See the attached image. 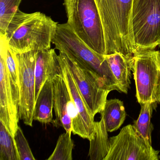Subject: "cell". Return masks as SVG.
<instances>
[{"label": "cell", "mask_w": 160, "mask_h": 160, "mask_svg": "<svg viewBox=\"0 0 160 160\" xmlns=\"http://www.w3.org/2000/svg\"><path fill=\"white\" fill-rule=\"evenodd\" d=\"M58 23L41 12L27 13L18 9L5 34L9 48L16 53L51 49Z\"/></svg>", "instance_id": "obj_1"}, {"label": "cell", "mask_w": 160, "mask_h": 160, "mask_svg": "<svg viewBox=\"0 0 160 160\" xmlns=\"http://www.w3.org/2000/svg\"><path fill=\"white\" fill-rule=\"evenodd\" d=\"M104 33L106 55L118 53L132 58L135 53L132 27L133 0H94Z\"/></svg>", "instance_id": "obj_2"}, {"label": "cell", "mask_w": 160, "mask_h": 160, "mask_svg": "<svg viewBox=\"0 0 160 160\" xmlns=\"http://www.w3.org/2000/svg\"><path fill=\"white\" fill-rule=\"evenodd\" d=\"M52 43L59 52L72 57L96 73L111 91L116 90L120 92L118 82L105 56L89 48L74 33L67 23L58 24Z\"/></svg>", "instance_id": "obj_3"}, {"label": "cell", "mask_w": 160, "mask_h": 160, "mask_svg": "<svg viewBox=\"0 0 160 160\" xmlns=\"http://www.w3.org/2000/svg\"><path fill=\"white\" fill-rule=\"evenodd\" d=\"M67 24L89 48L105 56L104 33L94 0H63Z\"/></svg>", "instance_id": "obj_4"}, {"label": "cell", "mask_w": 160, "mask_h": 160, "mask_svg": "<svg viewBox=\"0 0 160 160\" xmlns=\"http://www.w3.org/2000/svg\"><path fill=\"white\" fill-rule=\"evenodd\" d=\"M132 22L136 51L160 45V0H133Z\"/></svg>", "instance_id": "obj_5"}, {"label": "cell", "mask_w": 160, "mask_h": 160, "mask_svg": "<svg viewBox=\"0 0 160 160\" xmlns=\"http://www.w3.org/2000/svg\"><path fill=\"white\" fill-rule=\"evenodd\" d=\"M132 72L138 102H157L156 92L160 82V51L155 49L136 51Z\"/></svg>", "instance_id": "obj_6"}, {"label": "cell", "mask_w": 160, "mask_h": 160, "mask_svg": "<svg viewBox=\"0 0 160 160\" xmlns=\"http://www.w3.org/2000/svg\"><path fill=\"white\" fill-rule=\"evenodd\" d=\"M154 149L135 130L133 125L123 127L118 134L109 138V148L104 160H158Z\"/></svg>", "instance_id": "obj_7"}, {"label": "cell", "mask_w": 160, "mask_h": 160, "mask_svg": "<svg viewBox=\"0 0 160 160\" xmlns=\"http://www.w3.org/2000/svg\"><path fill=\"white\" fill-rule=\"evenodd\" d=\"M67 66L93 117L101 113L111 91L96 73L86 68L72 57L63 53Z\"/></svg>", "instance_id": "obj_8"}, {"label": "cell", "mask_w": 160, "mask_h": 160, "mask_svg": "<svg viewBox=\"0 0 160 160\" xmlns=\"http://www.w3.org/2000/svg\"><path fill=\"white\" fill-rule=\"evenodd\" d=\"M12 51L16 61L19 77V119L22 120L26 125L32 127L35 104V68L38 51L24 53Z\"/></svg>", "instance_id": "obj_9"}, {"label": "cell", "mask_w": 160, "mask_h": 160, "mask_svg": "<svg viewBox=\"0 0 160 160\" xmlns=\"http://www.w3.org/2000/svg\"><path fill=\"white\" fill-rule=\"evenodd\" d=\"M58 60L62 75L67 84L71 99L73 102L77 114V123L73 134L77 135L84 139L90 140L95 132L94 117L92 116L73 78L64 58L63 53L59 52Z\"/></svg>", "instance_id": "obj_10"}, {"label": "cell", "mask_w": 160, "mask_h": 160, "mask_svg": "<svg viewBox=\"0 0 160 160\" xmlns=\"http://www.w3.org/2000/svg\"><path fill=\"white\" fill-rule=\"evenodd\" d=\"M0 121L14 137L18 127V108L15 104L5 58L0 52Z\"/></svg>", "instance_id": "obj_11"}, {"label": "cell", "mask_w": 160, "mask_h": 160, "mask_svg": "<svg viewBox=\"0 0 160 160\" xmlns=\"http://www.w3.org/2000/svg\"><path fill=\"white\" fill-rule=\"evenodd\" d=\"M54 85V109L55 119L52 124L56 127H62L65 132H72V120L69 115L71 95L62 75L55 77Z\"/></svg>", "instance_id": "obj_12"}, {"label": "cell", "mask_w": 160, "mask_h": 160, "mask_svg": "<svg viewBox=\"0 0 160 160\" xmlns=\"http://www.w3.org/2000/svg\"><path fill=\"white\" fill-rule=\"evenodd\" d=\"M62 75L61 68L54 49L38 51L35 62V101L41 89L48 79H53L58 75Z\"/></svg>", "instance_id": "obj_13"}, {"label": "cell", "mask_w": 160, "mask_h": 160, "mask_svg": "<svg viewBox=\"0 0 160 160\" xmlns=\"http://www.w3.org/2000/svg\"><path fill=\"white\" fill-rule=\"evenodd\" d=\"M105 57L118 82L120 92L127 94L131 84L133 57L127 58L118 53Z\"/></svg>", "instance_id": "obj_14"}, {"label": "cell", "mask_w": 160, "mask_h": 160, "mask_svg": "<svg viewBox=\"0 0 160 160\" xmlns=\"http://www.w3.org/2000/svg\"><path fill=\"white\" fill-rule=\"evenodd\" d=\"M53 79H48L40 91L35 101L33 119L43 124H49L53 121L54 85Z\"/></svg>", "instance_id": "obj_15"}, {"label": "cell", "mask_w": 160, "mask_h": 160, "mask_svg": "<svg viewBox=\"0 0 160 160\" xmlns=\"http://www.w3.org/2000/svg\"><path fill=\"white\" fill-rule=\"evenodd\" d=\"M104 121L101 118L100 121L95 122V132L90 141L88 157L91 160H104L108 153L109 139Z\"/></svg>", "instance_id": "obj_16"}, {"label": "cell", "mask_w": 160, "mask_h": 160, "mask_svg": "<svg viewBox=\"0 0 160 160\" xmlns=\"http://www.w3.org/2000/svg\"><path fill=\"white\" fill-rule=\"evenodd\" d=\"M100 114L108 132L118 130L123 124L126 117L123 102L118 99L107 100Z\"/></svg>", "instance_id": "obj_17"}, {"label": "cell", "mask_w": 160, "mask_h": 160, "mask_svg": "<svg viewBox=\"0 0 160 160\" xmlns=\"http://www.w3.org/2000/svg\"><path fill=\"white\" fill-rule=\"evenodd\" d=\"M1 36V52H2L5 58L6 67L8 71L11 89L14 101L18 108L19 104V85L18 69L17 64L12 51L9 48L6 37L4 34Z\"/></svg>", "instance_id": "obj_18"}, {"label": "cell", "mask_w": 160, "mask_h": 160, "mask_svg": "<svg viewBox=\"0 0 160 160\" xmlns=\"http://www.w3.org/2000/svg\"><path fill=\"white\" fill-rule=\"evenodd\" d=\"M155 102H148L140 104L141 106L139 117L134 121L133 126L143 138L152 145L151 134L152 125L151 122L152 115Z\"/></svg>", "instance_id": "obj_19"}, {"label": "cell", "mask_w": 160, "mask_h": 160, "mask_svg": "<svg viewBox=\"0 0 160 160\" xmlns=\"http://www.w3.org/2000/svg\"><path fill=\"white\" fill-rule=\"evenodd\" d=\"M0 160H20L14 138L0 121Z\"/></svg>", "instance_id": "obj_20"}, {"label": "cell", "mask_w": 160, "mask_h": 160, "mask_svg": "<svg viewBox=\"0 0 160 160\" xmlns=\"http://www.w3.org/2000/svg\"><path fill=\"white\" fill-rule=\"evenodd\" d=\"M72 132H65L59 137L53 153L48 160H72L74 142L71 138Z\"/></svg>", "instance_id": "obj_21"}, {"label": "cell", "mask_w": 160, "mask_h": 160, "mask_svg": "<svg viewBox=\"0 0 160 160\" xmlns=\"http://www.w3.org/2000/svg\"><path fill=\"white\" fill-rule=\"evenodd\" d=\"M22 0H0V34H5L9 22Z\"/></svg>", "instance_id": "obj_22"}, {"label": "cell", "mask_w": 160, "mask_h": 160, "mask_svg": "<svg viewBox=\"0 0 160 160\" xmlns=\"http://www.w3.org/2000/svg\"><path fill=\"white\" fill-rule=\"evenodd\" d=\"M15 141L20 160H35L21 128L18 126L15 134Z\"/></svg>", "instance_id": "obj_23"}, {"label": "cell", "mask_w": 160, "mask_h": 160, "mask_svg": "<svg viewBox=\"0 0 160 160\" xmlns=\"http://www.w3.org/2000/svg\"><path fill=\"white\" fill-rule=\"evenodd\" d=\"M156 97L157 102H159L160 103V82L156 92Z\"/></svg>", "instance_id": "obj_24"}, {"label": "cell", "mask_w": 160, "mask_h": 160, "mask_svg": "<svg viewBox=\"0 0 160 160\" xmlns=\"http://www.w3.org/2000/svg\"></svg>", "instance_id": "obj_25"}]
</instances>
